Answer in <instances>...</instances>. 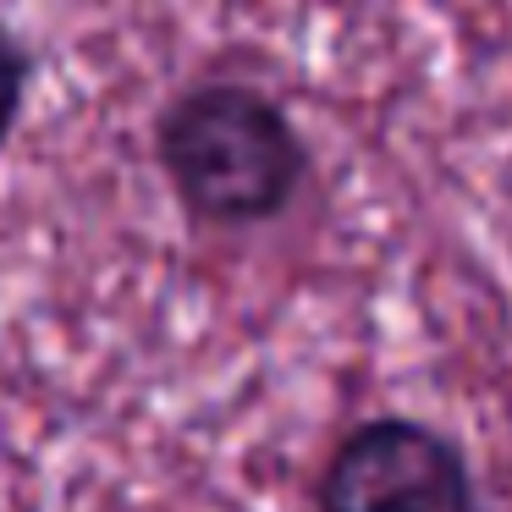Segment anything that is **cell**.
<instances>
[{
	"instance_id": "2",
	"label": "cell",
	"mask_w": 512,
	"mask_h": 512,
	"mask_svg": "<svg viewBox=\"0 0 512 512\" xmlns=\"http://www.w3.org/2000/svg\"><path fill=\"white\" fill-rule=\"evenodd\" d=\"M314 512H485V496L457 435L413 413H369L325 452Z\"/></svg>"
},
{
	"instance_id": "3",
	"label": "cell",
	"mask_w": 512,
	"mask_h": 512,
	"mask_svg": "<svg viewBox=\"0 0 512 512\" xmlns=\"http://www.w3.org/2000/svg\"><path fill=\"white\" fill-rule=\"evenodd\" d=\"M28 78H34V56L28 45L0 23V155L17 133V116H23V100H28Z\"/></svg>"
},
{
	"instance_id": "1",
	"label": "cell",
	"mask_w": 512,
	"mask_h": 512,
	"mask_svg": "<svg viewBox=\"0 0 512 512\" xmlns=\"http://www.w3.org/2000/svg\"><path fill=\"white\" fill-rule=\"evenodd\" d=\"M155 160L182 215L215 232L281 221L309 182V144L287 105L237 78L171 94L155 122Z\"/></svg>"
}]
</instances>
